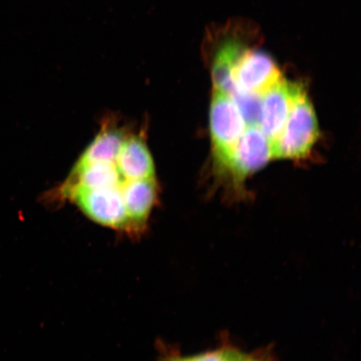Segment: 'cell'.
<instances>
[{
  "instance_id": "1",
  "label": "cell",
  "mask_w": 361,
  "mask_h": 361,
  "mask_svg": "<svg viewBox=\"0 0 361 361\" xmlns=\"http://www.w3.org/2000/svg\"><path fill=\"white\" fill-rule=\"evenodd\" d=\"M317 118L304 87L297 94L281 137L271 146L273 158L300 159L308 156L319 137Z\"/></svg>"
},
{
  "instance_id": "2",
  "label": "cell",
  "mask_w": 361,
  "mask_h": 361,
  "mask_svg": "<svg viewBox=\"0 0 361 361\" xmlns=\"http://www.w3.org/2000/svg\"><path fill=\"white\" fill-rule=\"evenodd\" d=\"M246 128L233 99L223 90L214 89L210 108L211 137L215 158L224 168L228 169Z\"/></svg>"
},
{
  "instance_id": "3",
  "label": "cell",
  "mask_w": 361,
  "mask_h": 361,
  "mask_svg": "<svg viewBox=\"0 0 361 361\" xmlns=\"http://www.w3.org/2000/svg\"><path fill=\"white\" fill-rule=\"evenodd\" d=\"M121 188L78 187L71 188L60 195L73 201L94 222L106 227L130 231Z\"/></svg>"
},
{
  "instance_id": "4",
  "label": "cell",
  "mask_w": 361,
  "mask_h": 361,
  "mask_svg": "<svg viewBox=\"0 0 361 361\" xmlns=\"http://www.w3.org/2000/svg\"><path fill=\"white\" fill-rule=\"evenodd\" d=\"M302 87L283 78L262 96L259 128L268 138L270 147L281 137Z\"/></svg>"
},
{
  "instance_id": "5",
  "label": "cell",
  "mask_w": 361,
  "mask_h": 361,
  "mask_svg": "<svg viewBox=\"0 0 361 361\" xmlns=\"http://www.w3.org/2000/svg\"><path fill=\"white\" fill-rule=\"evenodd\" d=\"M273 158L270 143L259 126H248L238 144L228 169L238 180L264 168Z\"/></svg>"
},
{
  "instance_id": "6",
  "label": "cell",
  "mask_w": 361,
  "mask_h": 361,
  "mask_svg": "<svg viewBox=\"0 0 361 361\" xmlns=\"http://www.w3.org/2000/svg\"><path fill=\"white\" fill-rule=\"evenodd\" d=\"M125 180L155 178V166L146 139L142 135H128L116 162Z\"/></svg>"
},
{
  "instance_id": "7",
  "label": "cell",
  "mask_w": 361,
  "mask_h": 361,
  "mask_svg": "<svg viewBox=\"0 0 361 361\" xmlns=\"http://www.w3.org/2000/svg\"><path fill=\"white\" fill-rule=\"evenodd\" d=\"M123 201L130 220V231L145 228L157 200L155 178L126 180L121 188Z\"/></svg>"
},
{
  "instance_id": "8",
  "label": "cell",
  "mask_w": 361,
  "mask_h": 361,
  "mask_svg": "<svg viewBox=\"0 0 361 361\" xmlns=\"http://www.w3.org/2000/svg\"><path fill=\"white\" fill-rule=\"evenodd\" d=\"M128 135L114 121L107 120L102 126L100 133L90 143L76 164H116L121 148Z\"/></svg>"
},
{
  "instance_id": "9",
  "label": "cell",
  "mask_w": 361,
  "mask_h": 361,
  "mask_svg": "<svg viewBox=\"0 0 361 361\" xmlns=\"http://www.w3.org/2000/svg\"><path fill=\"white\" fill-rule=\"evenodd\" d=\"M230 97L235 102L246 126L259 128L262 97L258 94L234 92L230 94Z\"/></svg>"
},
{
  "instance_id": "10",
  "label": "cell",
  "mask_w": 361,
  "mask_h": 361,
  "mask_svg": "<svg viewBox=\"0 0 361 361\" xmlns=\"http://www.w3.org/2000/svg\"><path fill=\"white\" fill-rule=\"evenodd\" d=\"M169 361H260L254 356L242 354L231 349L219 350L207 353L192 356V357L177 358Z\"/></svg>"
}]
</instances>
